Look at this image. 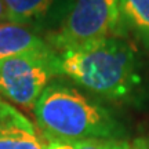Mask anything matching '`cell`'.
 Returning a JSON list of instances; mask_svg holds the SVG:
<instances>
[{"label": "cell", "instance_id": "cell-1", "mask_svg": "<svg viewBox=\"0 0 149 149\" xmlns=\"http://www.w3.org/2000/svg\"><path fill=\"white\" fill-rule=\"evenodd\" d=\"M57 54L61 74L105 98H130L142 84L137 54L117 36Z\"/></svg>", "mask_w": 149, "mask_h": 149}, {"label": "cell", "instance_id": "cell-2", "mask_svg": "<svg viewBox=\"0 0 149 149\" xmlns=\"http://www.w3.org/2000/svg\"><path fill=\"white\" fill-rule=\"evenodd\" d=\"M33 112L39 127L54 141L111 139L117 131L115 120L104 108L61 83L44 88Z\"/></svg>", "mask_w": 149, "mask_h": 149}, {"label": "cell", "instance_id": "cell-3", "mask_svg": "<svg viewBox=\"0 0 149 149\" xmlns=\"http://www.w3.org/2000/svg\"><path fill=\"white\" fill-rule=\"evenodd\" d=\"M117 0H70L61 25L48 36L55 53L83 47L120 31Z\"/></svg>", "mask_w": 149, "mask_h": 149}, {"label": "cell", "instance_id": "cell-4", "mask_svg": "<svg viewBox=\"0 0 149 149\" xmlns=\"http://www.w3.org/2000/svg\"><path fill=\"white\" fill-rule=\"evenodd\" d=\"M57 74H61L59 58L53 48L7 58L0 62V95L32 111Z\"/></svg>", "mask_w": 149, "mask_h": 149}, {"label": "cell", "instance_id": "cell-5", "mask_svg": "<svg viewBox=\"0 0 149 149\" xmlns=\"http://www.w3.org/2000/svg\"><path fill=\"white\" fill-rule=\"evenodd\" d=\"M47 146L32 122L0 98V149H47Z\"/></svg>", "mask_w": 149, "mask_h": 149}, {"label": "cell", "instance_id": "cell-6", "mask_svg": "<svg viewBox=\"0 0 149 149\" xmlns=\"http://www.w3.org/2000/svg\"><path fill=\"white\" fill-rule=\"evenodd\" d=\"M7 21L17 25H39L54 15L64 18L70 0H3Z\"/></svg>", "mask_w": 149, "mask_h": 149}, {"label": "cell", "instance_id": "cell-7", "mask_svg": "<svg viewBox=\"0 0 149 149\" xmlns=\"http://www.w3.org/2000/svg\"><path fill=\"white\" fill-rule=\"evenodd\" d=\"M51 48L29 28L17 24H0V62L7 58Z\"/></svg>", "mask_w": 149, "mask_h": 149}, {"label": "cell", "instance_id": "cell-8", "mask_svg": "<svg viewBox=\"0 0 149 149\" xmlns=\"http://www.w3.org/2000/svg\"><path fill=\"white\" fill-rule=\"evenodd\" d=\"M120 25L131 29L149 46V0H117Z\"/></svg>", "mask_w": 149, "mask_h": 149}, {"label": "cell", "instance_id": "cell-9", "mask_svg": "<svg viewBox=\"0 0 149 149\" xmlns=\"http://www.w3.org/2000/svg\"><path fill=\"white\" fill-rule=\"evenodd\" d=\"M112 139H81V141H66L68 149H111Z\"/></svg>", "mask_w": 149, "mask_h": 149}, {"label": "cell", "instance_id": "cell-10", "mask_svg": "<svg viewBox=\"0 0 149 149\" xmlns=\"http://www.w3.org/2000/svg\"><path fill=\"white\" fill-rule=\"evenodd\" d=\"M111 149H149L146 141L144 139H134V141H111Z\"/></svg>", "mask_w": 149, "mask_h": 149}, {"label": "cell", "instance_id": "cell-11", "mask_svg": "<svg viewBox=\"0 0 149 149\" xmlns=\"http://www.w3.org/2000/svg\"><path fill=\"white\" fill-rule=\"evenodd\" d=\"M47 149H68V142L66 141H53L48 144Z\"/></svg>", "mask_w": 149, "mask_h": 149}, {"label": "cell", "instance_id": "cell-12", "mask_svg": "<svg viewBox=\"0 0 149 149\" xmlns=\"http://www.w3.org/2000/svg\"><path fill=\"white\" fill-rule=\"evenodd\" d=\"M7 21V13H6V7L3 0H0V22Z\"/></svg>", "mask_w": 149, "mask_h": 149}]
</instances>
